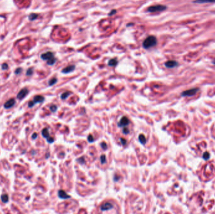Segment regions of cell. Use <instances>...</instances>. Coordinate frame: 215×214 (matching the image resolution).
Listing matches in <instances>:
<instances>
[{"instance_id":"cell-4","label":"cell","mask_w":215,"mask_h":214,"mask_svg":"<svg viewBox=\"0 0 215 214\" xmlns=\"http://www.w3.org/2000/svg\"><path fill=\"white\" fill-rule=\"evenodd\" d=\"M199 91L198 88H193L191 89L187 90V91H184L181 94L182 96H192L195 95L197 93V92Z\"/></svg>"},{"instance_id":"cell-25","label":"cell","mask_w":215,"mask_h":214,"mask_svg":"<svg viewBox=\"0 0 215 214\" xmlns=\"http://www.w3.org/2000/svg\"><path fill=\"white\" fill-rule=\"evenodd\" d=\"M101 146L102 148V149H103L104 150H106V149H107L108 146H107V144H106V143L105 142H103L101 143Z\"/></svg>"},{"instance_id":"cell-15","label":"cell","mask_w":215,"mask_h":214,"mask_svg":"<svg viewBox=\"0 0 215 214\" xmlns=\"http://www.w3.org/2000/svg\"><path fill=\"white\" fill-rule=\"evenodd\" d=\"M139 141L142 143V144H145L147 143V139L145 136L143 134H140L138 136Z\"/></svg>"},{"instance_id":"cell-35","label":"cell","mask_w":215,"mask_h":214,"mask_svg":"<svg viewBox=\"0 0 215 214\" xmlns=\"http://www.w3.org/2000/svg\"><path fill=\"white\" fill-rule=\"evenodd\" d=\"M37 137V134L36 133H34L33 134V135H32V139H36Z\"/></svg>"},{"instance_id":"cell-23","label":"cell","mask_w":215,"mask_h":214,"mask_svg":"<svg viewBox=\"0 0 215 214\" xmlns=\"http://www.w3.org/2000/svg\"><path fill=\"white\" fill-rule=\"evenodd\" d=\"M77 162H79L80 164H84L85 163V160L84 158V157H81L79 158V159H77Z\"/></svg>"},{"instance_id":"cell-5","label":"cell","mask_w":215,"mask_h":214,"mask_svg":"<svg viewBox=\"0 0 215 214\" xmlns=\"http://www.w3.org/2000/svg\"><path fill=\"white\" fill-rule=\"evenodd\" d=\"M129 123H130V121L128 119V117L124 116L121 119L119 123H118V126L119 127V128H124V127L128 126Z\"/></svg>"},{"instance_id":"cell-21","label":"cell","mask_w":215,"mask_h":214,"mask_svg":"<svg viewBox=\"0 0 215 214\" xmlns=\"http://www.w3.org/2000/svg\"><path fill=\"white\" fill-rule=\"evenodd\" d=\"M100 161H101V164L106 163V156H105L104 154H103V155L101 156V157H100Z\"/></svg>"},{"instance_id":"cell-17","label":"cell","mask_w":215,"mask_h":214,"mask_svg":"<svg viewBox=\"0 0 215 214\" xmlns=\"http://www.w3.org/2000/svg\"><path fill=\"white\" fill-rule=\"evenodd\" d=\"M1 199L3 203H7L9 200L8 195L7 194H3L1 196Z\"/></svg>"},{"instance_id":"cell-10","label":"cell","mask_w":215,"mask_h":214,"mask_svg":"<svg viewBox=\"0 0 215 214\" xmlns=\"http://www.w3.org/2000/svg\"><path fill=\"white\" fill-rule=\"evenodd\" d=\"M75 68H76L75 65H74L67 66V67H66V68H64V69H63V70H62V72L64 74L70 73V72L74 71Z\"/></svg>"},{"instance_id":"cell-19","label":"cell","mask_w":215,"mask_h":214,"mask_svg":"<svg viewBox=\"0 0 215 214\" xmlns=\"http://www.w3.org/2000/svg\"><path fill=\"white\" fill-rule=\"evenodd\" d=\"M71 94V92H66L63 93V94L61 95V98L62 99H66V98L69 97Z\"/></svg>"},{"instance_id":"cell-12","label":"cell","mask_w":215,"mask_h":214,"mask_svg":"<svg viewBox=\"0 0 215 214\" xmlns=\"http://www.w3.org/2000/svg\"><path fill=\"white\" fill-rule=\"evenodd\" d=\"M45 99L43 96H36L35 97L33 98V102H34V104H36V103L38 102H42L44 101Z\"/></svg>"},{"instance_id":"cell-24","label":"cell","mask_w":215,"mask_h":214,"mask_svg":"<svg viewBox=\"0 0 215 214\" xmlns=\"http://www.w3.org/2000/svg\"><path fill=\"white\" fill-rule=\"evenodd\" d=\"M209 157H210V155L208 152H205L204 153L203 158L204 159V160H208V159L209 158Z\"/></svg>"},{"instance_id":"cell-30","label":"cell","mask_w":215,"mask_h":214,"mask_svg":"<svg viewBox=\"0 0 215 214\" xmlns=\"http://www.w3.org/2000/svg\"><path fill=\"white\" fill-rule=\"evenodd\" d=\"M1 68H2L3 70H7L8 69V65L6 63L3 64L2 66H1Z\"/></svg>"},{"instance_id":"cell-36","label":"cell","mask_w":215,"mask_h":214,"mask_svg":"<svg viewBox=\"0 0 215 214\" xmlns=\"http://www.w3.org/2000/svg\"><path fill=\"white\" fill-rule=\"evenodd\" d=\"M213 64H214V65H215V60H214V61H213Z\"/></svg>"},{"instance_id":"cell-9","label":"cell","mask_w":215,"mask_h":214,"mask_svg":"<svg viewBox=\"0 0 215 214\" xmlns=\"http://www.w3.org/2000/svg\"><path fill=\"white\" fill-rule=\"evenodd\" d=\"M14 104H15V100L14 99H11L8 101L7 102H5V104H4V107L5 109L11 108Z\"/></svg>"},{"instance_id":"cell-13","label":"cell","mask_w":215,"mask_h":214,"mask_svg":"<svg viewBox=\"0 0 215 214\" xmlns=\"http://www.w3.org/2000/svg\"><path fill=\"white\" fill-rule=\"evenodd\" d=\"M193 3H198V4H203V3H215V0H194Z\"/></svg>"},{"instance_id":"cell-26","label":"cell","mask_w":215,"mask_h":214,"mask_svg":"<svg viewBox=\"0 0 215 214\" xmlns=\"http://www.w3.org/2000/svg\"><path fill=\"white\" fill-rule=\"evenodd\" d=\"M57 107L56 105H52L51 106V107H50V109H51V111L52 112H56L57 111Z\"/></svg>"},{"instance_id":"cell-29","label":"cell","mask_w":215,"mask_h":214,"mask_svg":"<svg viewBox=\"0 0 215 214\" xmlns=\"http://www.w3.org/2000/svg\"><path fill=\"white\" fill-rule=\"evenodd\" d=\"M119 141H120L121 143H122V145H125L126 144H127V140L124 139V138H119Z\"/></svg>"},{"instance_id":"cell-20","label":"cell","mask_w":215,"mask_h":214,"mask_svg":"<svg viewBox=\"0 0 215 214\" xmlns=\"http://www.w3.org/2000/svg\"><path fill=\"white\" fill-rule=\"evenodd\" d=\"M57 82V79L56 78H53L49 80V82H48V85L51 86H53V85H54Z\"/></svg>"},{"instance_id":"cell-6","label":"cell","mask_w":215,"mask_h":214,"mask_svg":"<svg viewBox=\"0 0 215 214\" xmlns=\"http://www.w3.org/2000/svg\"><path fill=\"white\" fill-rule=\"evenodd\" d=\"M28 90L27 89V88H22L21 91L19 92L18 94H17V99H20V100H22V99H23L24 97L27 96V95L28 94Z\"/></svg>"},{"instance_id":"cell-2","label":"cell","mask_w":215,"mask_h":214,"mask_svg":"<svg viewBox=\"0 0 215 214\" xmlns=\"http://www.w3.org/2000/svg\"><path fill=\"white\" fill-rule=\"evenodd\" d=\"M40 57L42 60H47V63L49 65H53L56 62V59L54 57V54L51 51H47V52L42 54Z\"/></svg>"},{"instance_id":"cell-27","label":"cell","mask_w":215,"mask_h":214,"mask_svg":"<svg viewBox=\"0 0 215 214\" xmlns=\"http://www.w3.org/2000/svg\"><path fill=\"white\" fill-rule=\"evenodd\" d=\"M123 134H128L130 133V131H129L128 129L125 128V127H124V128L123 129Z\"/></svg>"},{"instance_id":"cell-14","label":"cell","mask_w":215,"mask_h":214,"mask_svg":"<svg viewBox=\"0 0 215 214\" xmlns=\"http://www.w3.org/2000/svg\"><path fill=\"white\" fill-rule=\"evenodd\" d=\"M42 135L45 138H48V137H50L49 132H48V129L47 128H44L42 131Z\"/></svg>"},{"instance_id":"cell-32","label":"cell","mask_w":215,"mask_h":214,"mask_svg":"<svg viewBox=\"0 0 215 214\" xmlns=\"http://www.w3.org/2000/svg\"><path fill=\"white\" fill-rule=\"evenodd\" d=\"M47 141L48 143H52L54 141V138H52L51 137H48V138H47Z\"/></svg>"},{"instance_id":"cell-34","label":"cell","mask_w":215,"mask_h":214,"mask_svg":"<svg viewBox=\"0 0 215 214\" xmlns=\"http://www.w3.org/2000/svg\"><path fill=\"white\" fill-rule=\"evenodd\" d=\"M116 13V9H113V10L111 11V12L109 13V16H112L113 14H114Z\"/></svg>"},{"instance_id":"cell-28","label":"cell","mask_w":215,"mask_h":214,"mask_svg":"<svg viewBox=\"0 0 215 214\" xmlns=\"http://www.w3.org/2000/svg\"><path fill=\"white\" fill-rule=\"evenodd\" d=\"M88 141L89 143H92V142H93V141H94V138H93V136H92L91 134H89V136H88Z\"/></svg>"},{"instance_id":"cell-7","label":"cell","mask_w":215,"mask_h":214,"mask_svg":"<svg viewBox=\"0 0 215 214\" xmlns=\"http://www.w3.org/2000/svg\"><path fill=\"white\" fill-rule=\"evenodd\" d=\"M112 208H113V205L109 202L104 203H103V205L100 207V209H101V210H102V211H104V212L110 210V209H111Z\"/></svg>"},{"instance_id":"cell-18","label":"cell","mask_w":215,"mask_h":214,"mask_svg":"<svg viewBox=\"0 0 215 214\" xmlns=\"http://www.w3.org/2000/svg\"><path fill=\"white\" fill-rule=\"evenodd\" d=\"M37 18H38V14L36 13H31L28 17V18L30 21H33L36 20Z\"/></svg>"},{"instance_id":"cell-11","label":"cell","mask_w":215,"mask_h":214,"mask_svg":"<svg viewBox=\"0 0 215 214\" xmlns=\"http://www.w3.org/2000/svg\"><path fill=\"white\" fill-rule=\"evenodd\" d=\"M58 195H59V198H61L62 199H67L71 198V196L68 195L64 190H59V191H58Z\"/></svg>"},{"instance_id":"cell-3","label":"cell","mask_w":215,"mask_h":214,"mask_svg":"<svg viewBox=\"0 0 215 214\" xmlns=\"http://www.w3.org/2000/svg\"><path fill=\"white\" fill-rule=\"evenodd\" d=\"M167 9V6L165 5H162V4H157V5L151 6L148 8L147 11L150 13H155V12H161L163 11L166 10Z\"/></svg>"},{"instance_id":"cell-33","label":"cell","mask_w":215,"mask_h":214,"mask_svg":"<svg viewBox=\"0 0 215 214\" xmlns=\"http://www.w3.org/2000/svg\"><path fill=\"white\" fill-rule=\"evenodd\" d=\"M34 105H35V104H34V102H33V101H30V102H28V107H32Z\"/></svg>"},{"instance_id":"cell-8","label":"cell","mask_w":215,"mask_h":214,"mask_svg":"<svg viewBox=\"0 0 215 214\" xmlns=\"http://www.w3.org/2000/svg\"><path fill=\"white\" fill-rule=\"evenodd\" d=\"M165 65L167 68H174V67H176V66L178 65V62H177L175 60H169L165 63Z\"/></svg>"},{"instance_id":"cell-22","label":"cell","mask_w":215,"mask_h":214,"mask_svg":"<svg viewBox=\"0 0 215 214\" xmlns=\"http://www.w3.org/2000/svg\"><path fill=\"white\" fill-rule=\"evenodd\" d=\"M33 68H30L27 70V74H27V75H28V76H30V75L33 74Z\"/></svg>"},{"instance_id":"cell-16","label":"cell","mask_w":215,"mask_h":214,"mask_svg":"<svg viewBox=\"0 0 215 214\" xmlns=\"http://www.w3.org/2000/svg\"><path fill=\"white\" fill-rule=\"evenodd\" d=\"M118 61L116 59H111V60L109 61V62H108V65L110 66V67H115V66L118 64Z\"/></svg>"},{"instance_id":"cell-1","label":"cell","mask_w":215,"mask_h":214,"mask_svg":"<svg viewBox=\"0 0 215 214\" xmlns=\"http://www.w3.org/2000/svg\"><path fill=\"white\" fill-rule=\"evenodd\" d=\"M157 38L156 36L150 35V36H148L143 41V47L145 49H150V48L156 46L157 45Z\"/></svg>"},{"instance_id":"cell-31","label":"cell","mask_w":215,"mask_h":214,"mask_svg":"<svg viewBox=\"0 0 215 214\" xmlns=\"http://www.w3.org/2000/svg\"><path fill=\"white\" fill-rule=\"evenodd\" d=\"M22 68H17V69L15 70V71H14V73H15V74H20L22 72Z\"/></svg>"}]
</instances>
